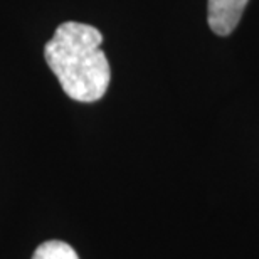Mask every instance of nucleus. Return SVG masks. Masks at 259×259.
<instances>
[{"label": "nucleus", "instance_id": "1", "mask_svg": "<svg viewBox=\"0 0 259 259\" xmlns=\"http://www.w3.org/2000/svg\"><path fill=\"white\" fill-rule=\"evenodd\" d=\"M101 42L103 35L93 25L64 22L46 44V63L71 100L95 103L105 96L111 71Z\"/></svg>", "mask_w": 259, "mask_h": 259}, {"label": "nucleus", "instance_id": "2", "mask_svg": "<svg viewBox=\"0 0 259 259\" xmlns=\"http://www.w3.org/2000/svg\"><path fill=\"white\" fill-rule=\"evenodd\" d=\"M249 0H209V25L217 35H229L237 27Z\"/></svg>", "mask_w": 259, "mask_h": 259}, {"label": "nucleus", "instance_id": "3", "mask_svg": "<svg viewBox=\"0 0 259 259\" xmlns=\"http://www.w3.org/2000/svg\"><path fill=\"white\" fill-rule=\"evenodd\" d=\"M32 259H79L76 251L63 241H46L35 249Z\"/></svg>", "mask_w": 259, "mask_h": 259}]
</instances>
